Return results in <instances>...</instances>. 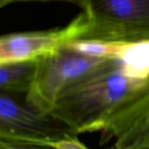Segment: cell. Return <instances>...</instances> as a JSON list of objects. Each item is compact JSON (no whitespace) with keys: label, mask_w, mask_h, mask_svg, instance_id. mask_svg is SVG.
I'll return each instance as SVG.
<instances>
[{"label":"cell","mask_w":149,"mask_h":149,"mask_svg":"<svg viewBox=\"0 0 149 149\" xmlns=\"http://www.w3.org/2000/svg\"><path fill=\"white\" fill-rule=\"evenodd\" d=\"M75 134L49 113L24 105L11 96L0 94V148H52L60 139Z\"/></svg>","instance_id":"obj_2"},{"label":"cell","mask_w":149,"mask_h":149,"mask_svg":"<svg viewBox=\"0 0 149 149\" xmlns=\"http://www.w3.org/2000/svg\"><path fill=\"white\" fill-rule=\"evenodd\" d=\"M49 114L77 134L108 135L116 148H149V72L108 59L64 90Z\"/></svg>","instance_id":"obj_1"},{"label":"cell","mask_w":149,"mask_h":149,"mask_svg":"<svg viewBox=\"0 0 149 149\" xmlns=\"http://www.w3.org/2000/svg\"><path fill=\"white\" fill-rule=\"evenodd\" d=\"M56 149H86L87 147L80 141L78 134H69L58 140L52 147Z\"/></svg>","instance_id":"obj_8"},{"label":"cell","mask_w":149,"mask_h":149,"mask_svg":"<svg viewBox=\"0 0 149 149\" xmlns=\"http://www.w3.org/2000/svg\"><path fill=\"white\" fill-rule=\"evenodd\" d=\"M86 29V17L82 11L62 28L3 35L0 38V64L37 59L69 41L83 38Z\"/></svg>","instance_id":"obj_5"},{"label":"cell","mask_w":149,"mask_h":149,"mask_svg":"<svg viewBox=\"0 0 149 149\" xmlns=\"http://www.w3.org/2000/svg\"><path fill=\"white\" fill-rule=\"evenodd\" d=\"M24 1H63V2H67L71 3H74L76 5H79L82 10H84L90 0H0V6L3 7L5 5H8L11 3H17V2H24Z\"/></svg>","instance_id":"obj_9"},{"label":"cell","mask_w":149,"mask_h":149,"mask_svg":"<svg viewBox=\"0 0 149 149\" xmlns=\"http://www.w3.org/2000/svg\"><path fill=\"white\" fill-rule=\"evenodd\" d=\"M108 59L86 56L65 46L36 59V73L25 102L49 113L56 100L72 84L103 65Z\"/></svg>","instance_id":"obj_3"},{"label":"cell","mask_w":149,"mask_h":149,"mask_svg":"<svg viewBox=\"0 0 149 149\" xmlns=\"http://www.w3.org/2000/svg\"><path fill=\"white\" fill-rule=\"evenodd\" d=\"M36 68V59L0 64L1 92L26 94L33 82Z\"/></svg>","instance_id":"obj_6"},{"label":"cell","mask_w":149,"mask_h":149,"mask_svg":"<svg viewBox=\"0 0 149 149\" xmlns=\"http://www.w3.org/2000/svg\"><path fill=\"white\" fill-rule=\"evenodd\" d=\"M127 42L94 38H79L69 41L64 46L78 53L99 58H119Z\"/></svg>","instance_id":"obj_7"},{"label":"cell","mask_w":149,"mask_h":149,"mask_svg":"<svg viewBox=\"0 0 149 149\" xmlns=\"http://www.w3.org/2000/svg\"><path fill=\"white\" fill-rule=\"evenodd\" d=\"M83 12L87 22L83 38L149 39V0H90Z\"/></svg>","instance_id":"obj_4"}]
</instances>
